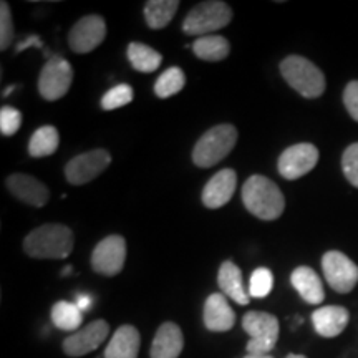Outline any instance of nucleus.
Here are the masks:
<instances>
[{"label":"nucleus","instance_id":"f257e3e1","mask_svg":"<svg viewBox=\"0 0 358 358\" xmlns=\"http://www.w3.org/2000/svg\"><path fill=\"white\" fill-rule=\"evenodd\" d=\"M73 231L65 224H43L24 239V252L34 259H65L73 250Z\"/></svg>","mask_w":358,"mask_h":358},{"label":"nucleus","instance_id":"f03ea898","mask_svg":"<svg viewBox=\"0 0 358 358\" xmlns=\"http://www.w3.org/2000/svg\"><path fill=\"white\" fill-rule=\"evenodd\" d=\"M243 203L245 209L261 221H275L285 208L280 187L262 174H254L244 182Z\"/></svg>","mask_w":358,"mask_h":358},{"label":"nucleus","instance_id":"7ed1b4c3","mask_svg":"<svg viewBox=\"0 0 358 358\" xmlns=\"http://www.w3.org/2000/svg\"><path fill=\"white\" fill-rule=\"evenodd\" d=\"M282 78L303 98H319L324 95L327 82L319 66L306 57L290 55L280 62Z\"/></svg>","mask_w":358,"mask_h":358},{"label":"nucleus","instance_id":"20e7f679","mask_svg":"<svg viewBox=\"0 0 358 358\" xmlns=\"http://www.w3.org/2000/svg\"><path fill=\"white\" fill-rule=\"evenodd\" d=\"M237 129L234 124L224 123L208 129L192 150V163L198 168H213L234 150Z\"/></svg>","mask_w":358,"mask_h":358},{"label":"nucleus","instance_id":"39448f33","mask_svg":"<svg viewBox=\"0 0 358 358\" xmlns=\"http://www.w3.org/2000/svg\"><path fill=\"white\" fill-rule=\"evenodd\" d=\"M232 8L222 0H206L194 6L182 20V32L186 35L206 37L229 25L232 20Z\"/></svg>","mask_w":358,"mask_h":358},{"label":"nucleus","instance_id":"423d86ee","mask_svg":"<svg viewBox=\"0 0 358 358\" xmlns=\"http://www.w3.org/2000/svg\"><path fill=\"white\" fill-rule=\"evenodd\" d=\"M243 329L250 340L245 347L249 355H268L279 340V320L268 312L250 310L243 317Z\"/></svg>","mask_w":358,"mask_h":358},{"label":"nucleus","instance_id":"0eeeda50","mask_svg":"<svg viewBox=\"0 0 358 358\" xmlns=\"http://www.w3.org/2000/svg\"><path fill=\"white\" fill-rule=\"evenodd\" d=\"M73 82V69L65 58L53 57L43 65L38 77V93L43 100L57 101L69 93Z\"/></svg>","mask_w":358,"mask_h":358},{"label":"nucleus","instance_id":"6e6552de","mask_svg":"<svg viewBox=\"0 0 358 358\" xmlns=\"http://www.w3.org/2000/svg\"><path fill=\"white\" fill-rule=\"evenodd\" d=\"M327 284L338 294H348L358 284V266L340 250H329L322 257Z\"/></svg>","mask_w":358,"mask_h":358},{"label":"nucleus","instance_id":"1a4fd4ad","mask_svg":"<svg viewBox=\"0 0 358 358\" xmlns=\"http://www.w3.org/2000/svg\"><path fill=\"white\" fill-rule=\"evenodd\" d=\"M127 261V241L123 236L111 234L101 239L92 252V268L96 274L115 277L123 271Z\"/></svg>","mask_w":358,"mask_h":358},{"label":"nucleus","instance_id":"9d476101","mask_svg":"<svg viewBox=\"0 0 358 358\" xmlns=\"http://www.w3.org/2000/svg\"><path fill=\"white\" fill-rule=\"evenodd\" d=\"M111 163V155L106 150H92L71 158L65 166V178L70 185L82 186L100 176Z\"/></svg>","mask_w":358,"mask_h":358},{"label":"nucleus","instance_id":"9b49d317","mask_svg":"<svg viewBox=\"0 0 358 358\" xmlns=\"http://www.w3.org/2000/svg\"><path fill=\"white\" fill-rule=\"evenodd\" d=\"M319 163V150L313 146L312 143H297V145L289 146L280 155L277 169H279L280 176L294 181L306 176L310 173Z\"/></svg>","mask_w":358,"mask_h":358},{"label":"nucleus","instance_id":"f8f14e48","mask_svg":"<svg viewBox=\"0 0 358 358\" xmlns=\"http://www.w3.org/2000/svg\"><path fill=\"white\" fill-rule=\"evenodd\" d=\"M106 37V24L101 15L82 17L70 29L69 45L75 53L85 55L100 47Z\"/></svg>","mask_w":358,"mask_h":358},{"label":"nucleus","instance_id":"ddd939ff","mask_svg":"<svg viewBox=\"0 0 358 358\" xmlns=\"http://www.w3.org/2000/svg\"><path fill=\"white\" fill-rule=\"evenodd\" d=\"M110 335V325L106 320H93L83 329L69 335L62 343L65 355L78 358L96 350Z\"/></svg>","mask_w":358,"mask_h":358},{"label":"nucleus","instance_id":"4468645a","mask_svg":"<svg viewBox=\"0 0 358 358\" xmlns=\"http://www.w3.org/2000/svg\"><path fill=\"white\" fill-rule=\"evenodd\" d=\"M6 186L13 198L29 206H34V208H43L50 199L48 187L43 182H40L37 178L30 176V174H10L6 179Z\"/></svg>","mask_w":358,"mask_h":358},{"label":"nucleus","instance_id":"2eb2a0df","mask_svg":"<svg viewBox=\"0 0 358 358\" xmlns=\"http://www.w3.org/2000/svg\"><path fill=\"white\" fill-rule=\"evenodd\" d=\"M237 186V174L234 169H221L209 179L203 189V204L209 209H219L232 199Z\"/></svg>","mask_w":358,"mask_h":358},{"label":"nucleus","instance_id":"dca6fc26","mask_svg":"<svg viewBox=\"0 0 358 358\" xmlns=\"http://www.w3.org/2000/svg\"><path fill=\"white\" fill-rule=\"evenodd\" d=\"M203 320L211 332H229L236 325V312L232 310L224 294H211L204 302Z\"/></svg>","mask_w":358,"mask_h":358},{"label":"nucleus","instance_id":"f3484780","mask_svg":"<svg viewBox=\"0 0 358 358\" xmlns=\"http://www.w3.org/2000/svg\"><path fill=\"white\" fill-rule=\"evenodd\" d=\"M348 322H350V313L345 307L340 306H325L312 313L313 329L324 338L338 337L347 329Z\"/></svg>","mask_w":358,"mask_h":358},{"label":"nucleus","instance_id":"a211bd4d","mask_svg":"<svg viewBox=\"0 0 358 358\" xmlns=\"http://www.w3.org/2000/svg\"><path fill=\"white\" fill-rule=\"evenodd\" d=\"M182 348H185V337L181 327L174 322H164L159 325L151 343L150 358H178Z\"/></svg>","mask_w":358,"mask_h":358},{"label":"nucleus","instance_id":"6ab92c4d","mask_svg":"<svg viewBox=\"0 0 358 358\" xmlns=\"http://www.w3.org/2000/svg\"><path fill=\"white\" fill-rule=\"evenodd\" d=\"M141 347V335L136 327L122 325L105 348V358H138Z\"/></svg>","mask_w":358,"mask_h":358},{"label":"nucleus","instance_id":"aec40b11","mask_svg":"<svg viewBox=\"0 0 358 358\" xmlns=\"http://www.w3.org/2000/svg\"><path fill=\"white\" fill-rule=\"evenodd\" d=\"M290 284L297 290L299 295L312 306H319L325 299V290L322 279L315 271L307 266H301L294 268L292 275H290Z\"/></svg>","mask_w":358,"mask_h":358},{"label":"nucleus","instance_id":"412c9836","mask_svg":"<svg viewBox=\"0 0 358 358\" xmlns=\"http://www.w3.org/2000/svg\"><path fill=\"white\" fill-rule=\"evenodd\" d=\"M217 284L219 289L227 299H232L239 306H248L250 302V295L245 292L243 272L232 261H224L217 272Z\"/></svg>","mask_w":358,"mask_h":358},{"label":"nucleus","instance_id":"4be33fe9","mask_svg":"<svg viewBox=\"0 0 358 358\" xmlns=\"http://www.w3.org/2000/svg\"><path fill=\"white\" fill-rule=\"evenodd\" d=\"M194 55L204 62H222L229 55L231 45L229 40L222 35H206L194 40L191 45Z\"/></svg>","mask_w":358,"mask_h":358},{"label":"nucleus","instance_id":"5701e85b","mask_svg":"<svg viewBox=\"0 0 358 358\" xmlns=\"http://www.w3.org/2000/svg\"><path fill=\"white\" fill-rule=\"evenodd\" d=\"M178 8V0H148L143 13H145V20L150 29L161 30L171 24Z\"/></svg>","mask_w":358,"mask_h":358},{"label":"nucleus","instance_id":"b1692460","mask_svg":"<svg viewBox=\"0 0 358 358\" xmlns=\"http://www.w3.org/2000/svg\"><path fill=\"white\" fill-rule=\"evenodd\" d=\"M128 60L134 70L141 71V73H153L159 69L163 57L159 52H156L150 45L131 42L128 45L127 50Z\"/></svg>","mask_w":358,"mask_h":358},{"label":"nucleus","instance_id":"393cba45","mask_svg":"<svg viewBox=\"0 0 358 358\" xmlns=\"http://www.w3.org/2000/svg\"><path fill=\"white\" fill-rule=\"evenodd\" d=\"M58 145H60V134H58L57 128L52 127V124H45V127H40L30 138L29 155L32 158L52 156L58 150Z\"/></svg>","mask_w":358,"mask_h":358},{"label":"nucleus","instance_id":"a878e982","mask_svg":"<svg viewBox=\"0 0 358 358\" xmlns=\"http://www.w3.org/2000/svg\"><path fill=\"white\" fill-rule=\"evenodd\" d=\"M52 322L57 329L65 332H73L83 322V312L80 310L75 302L60 301L52 307Z\"/></svg>","mask_w":358,"mask_h":358},{"label":"nucleus","instance_id":"bb28decb","mask_svg":"<svg viewBox=\"0 0 358 358\" xmlns=\"http://www.w3.org/2000/svg\"><path fill=\"white\" fill-rule=\"evenodd\" d=\"M186 85L185 71L179 66H171L159 75L155 83V95L158 98H169L181 92Z\"/></svg>","mask_w":358,"mask_h":358},{"label":"nucleus","instance_id":"cd10ccee","mask_svg":"<svg viewBox=\"0 0 358 358\" xmlns=\"http://www.w3.org/2000/svg\"><path fill=\"white\" fill-rule=\"evenodd\" d=\"M133 88L127 83L116 85V87L110 88L101 98V108L105 111H111L116 108H122L133 101Z\"/></svg>","mask_w":358,"mask_h":358},{"label":"nucleus","instance_id":"c85d7f7f","mask_svg":"<svg viewBox=\"0 0 358 358\" xmlns=\"http://www.w3.org/2000/svg\"><path fill=\"white\" fill-rule=\"evenodd\" d=\"M274 275L267 267H259L252 272L249 280V295L254 299H264L272 292Z\"/></svg>","mask_w":358,"mask_h":358},{"label":"nucleus","instance_id":"c756f323","mask_svg":"<svg viewBox=\"0 0 358 358\" xmlns=\"http://www.w3.org/2000/svg\"><path fill=\"white\" fill-rule=\"evenodd\" d=\"M15 37V30H13V19L10 6L3 0L0 2V50H7Z\"/></svg>","mask_w":358,"mask_h":358},{"label":"nucleus","instance_id":"7c9ffc66","mask_svg":"<svg viewBox=\"0 0 358 358\" xmlns=\"http://www.w3.org/2000/svg\"><path fill=\"white\" fill-rule=\"evenodd\" d=\"M342 169L347 181L352 186L358 187V143H353V145H350L343 151Z\"/></svg>","mask_w":358,"mask_h":358},{"label":"nucleus","instance_id":"2f4dec72","mask_svg":"<svg viewBox=\"0 0 358 358\" xmlns=\"http://www.w3.org/2000/svg\"><path fill=\"white\" fill-rule=\"evenodd\" d=\"M22 113L13 106H2L0 110V133L3 136H12L20 129Z\"/></svg>","mask_w":358,"mask_h":358},{"label":"nucleus","instance_id":"473e14b6","mask_svg":"<svg viewBox=\"0 0 358 358\" xmlns=\"http://www.w3.org/2000/svg\"><path fill=\"white\" fill-rule=\"evenodd\" d=\"M343 105L355 122H358V80H353L343 90Z\"/></svg>","mask_w":358,"mask_h":358},{"label":"nucleus","instance_id":"72a5a7b5","mask_svg":"<svg viewBox=\"0 0 358 358\" xmlns=\"http://www.w3.org/2000/svg\"><path fill=\"white\" fill-rule=\"evenodd\" d=\"M42 47V42H40L38 35H30L29 38L25 40V42H19V45H17V52H22L25 50V48H30V47Z\"/></svg>","mask_w":358,"mask_h":358},{"label":"nucleus","instance_id":"f704fd0d","mask_svg":"<svg viewBox=\"0 0 358 358\" xmlns=\"http://www.w3.org/2000/svg\"><path fill=\"white\" fill-rule=\"evenodd\" d=\"M75 303H77V307L80 308V310L85 312L92 307V299H90V295H78L77 302Z\"/></svg>","mask_w":358,"mask_h":358},{"label":"nucleus","instance_id":"c9c22d12","mask_svg":"<svg viewBox=\"0 0 358 358\" xmlns=\"http://www.w3.org/2000/svg\"><path fill=\"white\" fill-rule=\"evenodd\" d=\"M244 358H274V357H271V355H245Z\"/></svg>","mask_w":358,"mask_h":358},{"label":"nucleus","instance_id":"e433bc0d","mask_svg":"<svg viewBox=\"0 0 358 358\" xmlns=\"http://www.w3.org/2000/svg\"><path fill=\"white\" fill-rule=\"evenodd\" d=\"M287 358H307L306 355H299V353H290V355H287Z\"/></svg>","mask_w":358,"mask_h":358},{"label":"nucleus","instance_id":"4c0bfd02","mask_svg":"<svg viewBox=\"0 0 358 358\" xmlns=\"http://www.w3.org/2000/svg\"><path fill=\"white\" fill-rule=\"evenodd\" d=\"M70 271H71V267H70V266H69V267H65V268H64V275L70 274Z\"/></svg>","mask_w":358,"mask_h":358}]
</instances>
